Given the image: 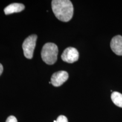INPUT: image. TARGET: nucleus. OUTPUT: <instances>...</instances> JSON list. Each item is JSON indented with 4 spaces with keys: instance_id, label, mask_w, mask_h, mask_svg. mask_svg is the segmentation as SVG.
<instances>
[{
    "instance_id": "obj_1",
    "label": "nucleus",
    "mask_w": 122,
    "mask_h": 122,
    "mask_svg": "<svg viewBox=\"0 0 122 122\" xmlns=\"http://www.w3.org/2000/svg\"><path fill=\"white\" fill-rule=\"evenodd\" d=\"M51 7L55 16L59 20L67 22L72 19L74 7L69 0H53Z\"/></svg>"
},
{
    "instance_id": "obj_2",
    "label": "nucleus",
    "mask_w": 122,
    "mask_h": 122,
    "mask_svg": "<svg viewBox=\"0 0 122 122\" xmlns=\"http://www.w3.org/2000/svg\"><path fill=\"white\" fill-rule=\"evenodd\" d=\"M58 49L54 43L48 42L44 45L41 50V58L44 62L48 65L54 64L57 60Z\"/></svg>"
},
{
    "instance_id": "obj_3",
    "label": "nucleus",
    "mask_w": 122,
    "mask_h": 122,
    "mask_svg": "<svg viewBox=\"0 0 122 122\" xmlns=\"http://www.w3.org/2000/svg\"><path fill=\"white\" fill-rule=\"evenodd\" d=\"M37 36L36 35H32L28 36L25 39L22 45L24 55L27 58H32Z\"/></svg>"
},
{
    "instance_id": "obj_4",
    "label": "nucleus",
    "mask_w": 122,
    "mask_h": 122,
    "mask_svg": "<svg viewBox=\"0 0 122 122\" xmlns=\"http://www.w3.org/2000/svg\"><path fill=\"white\" fill-rule=\"evenodd\" d=\"M79 54L77 50L73 47H68L64 50L61 58L64 62L72 63L78 60Z\"/></svg>"
},
{
    "instance_id": "obj_5",
    "label": "nucleus",
    "mask_w": 122,
    "mask_h": 122,
    "mask_svg": "<svg viewBox=\"0 0 122 122\" xmlns=\"http://www.w3.org/2000/svg\"><path fill=\"white\" fill-rule=\"evenodd\" d=\"M68 73L65 71H59L53 74L51 77V84L53 86H59L67 80Z\"/></svg>"
},
{
    "instance_id": "obj_6",
    "label": "nucleus",
    "mask_w": 122,
    "mask_h": 122,
    "mask_svg": "<svg viewBox=\"0 0 122 122\" xmlns=\"http://www.w3.org/2000/svg\"><path fill=\"white\" fill-rule=\"evenodd\" d=\"M112 51L118 56H122V36L117 35L112 38L110 42Z\"/></svg>"
},
{
    "instance_id": "obj_7",
    "label": "nucleus",
    "mask_w": 122,
    "mask_h": 122,
    "mask_svg": "<svg viewBox=\"0 0 122 122\" xmlns=\"http://www.w3.org/2000/svg\"><path fill=\"white\" fill-rule=\"evenodd\" d=\"M25 9L23 4L19 3H14L9 5L4 9V12L6 15H9L15 13H19Z\"/></svg>"
},
{
    "instance_id": "obj_8",
    "label": "nucleus",
    "mask_w": 122,
    "mask_h": 122,
    "mask_svg": "<svg viewBox=\"0 0 122 122\" xmlns=\"http://www.w3.org/2000/svg\"><path fill=\"white\" fill-rule=\"evenodd\" d=\"M111 98L116 106L122 108V94L118 92H114L111 94Z\"/></svg>"
},
{
    "instance_id": "obj_9",
    "label": "nucleus",
    "mask_w": 122,
    "mask_h": 122,
    "mask_svg": "<svg viewBox=\"0 0 122 122\" xmlns=\"http://www.w3.org/2000/svg\"><path fill=\"white\" fill-rule=\"evenodd\" d=\"M56 120H57V122H68L67 118L64 115L59 116Z\"/></svg>"
},
{
    "instance_id": "obj_10",
    "label": "nucleus",
    "mask_w": 122,
    "mask_h": 122,
    "mask_svg": "<svg viewBox=\"0 0 122 122\" xmlns=\"http://www.w3.org/2000/svg\"><path fill=\"white\" fill-rule=\"evenodd\" d=\"M6 122H18V120L14 116L11 115L7 118Z\"/></svg>"
},
{
    "instance_id": "obj_11",
    "label": "nucleus",
    "mask_w": 122,
    "mask_h": 122,
    "mask_svg": "<svg viewBox=\"0 0 122 122\" xmlns=\"http://www.w3.org/2000/svg\"><path fill=\"white\" fill-rule=\"evenodd\" d=\"M3 70H4V68H3L2 65L0 63V75L2 74V73L3 72Z\"/></svg>"
},
{
    "instance_id": "obj_12",
    "label": "nucleus",
    "mask_w": 122,
    "mask_h": 122,
    "mask_svg": "<svg viewBox=\"0 0 122 122\" xmlns=\"http://www.w3.org/2000/svg\"><path fill=\"white\" fill-rule=\"evenodd\" d=\"M54 122H57V120H54Z\"/></svg>"
}]
</instances>
